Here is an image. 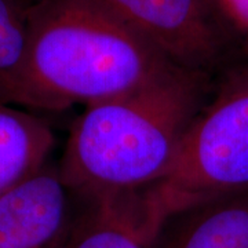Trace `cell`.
<instances>
[{"label":"cell","mask_w":248,"mask_h":248,"mask_svg":"<svg viewBox=\"0 0 248 248\" xmlns=\"http://www.w3.org/2000/svg\"><path fill=\"white\" fill-rule=\"evenodd\" d=\"M17 107L60 112L124 95L182 66L98 0H36Z\"/></svg>","instance_id":"cell-1"},{"label":"cell","mask_w":248,"mask_h":248,"mask_svg":"<svg viewBox=\"0 0 248 248\" xmlns=\"http://www.w3.org/2000/svg\"><path fill=\"white\" fill-rule=\"evenodd\" d=\"M207 90V72L181 68L146 87L87 105L72 123L58 163L63 184L83 202L157 184Z\"/></svg>","instance_id":"cell-2"},{"label":"cell","mask_w":248,"mask_h":248,"mask_svg":"<svg viewBox=\"0 0 248 248\" xmlns=\"http://www.w3.org/2000/svg\"><path fill=\"white\" fill-rule=\"evenodd\" d=\"M248 192V66L229 72L184 135L166 177L146 189L160 218Z\"/></svg>","instance_id":"cell-3"},{"label":"cell","mask_w":248,"mask_h":248,"mask_svg":"<svg viewBox=\"0 0 248 248\" xmlns=\"http://www.w3.org/2000/svg\"><path fill=\"white\" fill-rule=\"evenodd\" d=\"M160 47L177 65L207 72L222 35L214 0H98Z\"/></svg>","instance_id":"cell-4"},{"label":"cell","mask_w":248,"mask_h":248,"mask_svg":"<svg viewBox=\"0 0 248 248\" xmlns=\"http://www.w3.org/2000/svg\"><path fill=\"white\" fill-rule=\"evenodd\" d=\"M58 164H46L0 197V248H63L79 213Z\"/></svg>","instance_id":"cell-5"},{"label":"cell","mask_w":248,"mask_h":248,"mask_svg":"<svg viewBox=\"0 0 248 248\" xmlns=\"http://www.w3.org/2000/svg\"><path fill=\"white\" fill-rule=\"evenodd\" d=\"M84 203L63 248H155L166 225L146 189Z\"/></svg>","instance_id":"cell-6"},{"label":"cell","mask_w":248,"mask_h":248,"mask_svg":"<svg viewBox=\"0 0 248 248\" xmlns=\"http://www.w3.org/2000/svg\"><path fill=\"white\" fill-rule=\"evenodd\" d=\"M155 248H248V192L170 218Z\"/></svg>","instance_id":"cell-7"},{"label":"cell","mask_w":248,"mask_h":248,"mask_svg":"<svg viewBox=\"0 0 248 248\" xmlns=\"http://www.w3.org/2000/svg\"><path fill=\"white\" fill-rule=\"evenodd\" d=\"M54 146L46 120L0 102V197L48 164Z\"/></svg>","instance_id":"cell-8"},{"label":"cell","mask_w":248,"mask_h":248,"mask_svg":"<svg viewBox=\"0 0 248 248\" xmlns=\"http://www.w3.org/2000/svg\"><path fill=\"white\" fill-rule=\"evenodd\" d=\"M36 0H0V102L17 107L29 51L31 10Z\"/></svg>","instance_id":"cell-9"},{"label":"cell","mask_w":248,"mask_h":248,"mask_svg":"<svg viewBox=\"0 0 248 248\" xmlns=\"http://www.w3.org/2000/svg\"><path fill=\"white\" fill-rule=\"evenodd\" d=\"M217 10L244 36L248 47V0H214Z\"/></svg>","instance_id":"cell-10"}]
</instances>
